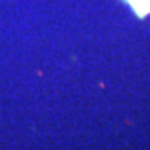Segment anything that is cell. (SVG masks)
Segmentation results:
<instances>
[{
	"instance_id": "cell-1",
	"label": "cell",
	"mask_w": 150,
	"mask_h": 150,
	"mask_svg": "<svg viewBox=\"0 0 150 150\" xmlns=\"http://www.w3.org/2000/svg\"><path fill=\"white\" fill-rule=\"evenodd\" d=\"M127 1L138 16L143 17L146 14H150V0H127Z\"/></svg>"
}]
</instances>
